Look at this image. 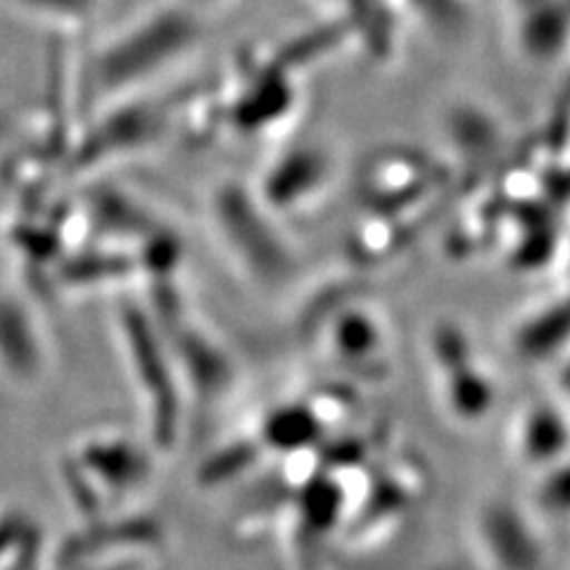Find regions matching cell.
I'll return each mask as SVG.
<instances>
[{
	"mask_svg": "<svg viewBox=\"0 0 570 570\" xmlns=\"http://www.w3.org/2000/svg\"><path fill=\"white\" fill-rule=\"evenodd\" d=\"M200 36V22L190 10L181 6L157 10L100 52L94 83L102 96L127 94L188 56Z\"/></svg>",
	"mask_w": 570,
	"mask_h": 570,
	"instance_id": "obj_1",
	"label": "cell"
},
{
	"mask_svg": "<svg viewBox=\"0 0 570 570\" xmlns=\"http://www.w3.org/2000/svg\"><path fill=\"white\" fill-rule=\"evenodd\" d=\"M33 10H41L58 17H81L94 10L98 0H27Z\"/></svg>",
	"mask_w": 570,
	"mask_h": 570,
	"instance_id": "obj_2",
	"label": "cell"
},
{
	"mask_svg": "<svg viewBox=\"0 0 570 570\" xmlns=\"http://www.w3.org/2000/svg\"><path fill=\"white\" fill-rule=\"evenodd\" d=\"M195 3H200V0H195Z\"/></svg>",
	"mask_w": 570,
	"mask_h": 570,
	"instance_id": "obj_3",
	"label": "cell"
}]
</instances>
